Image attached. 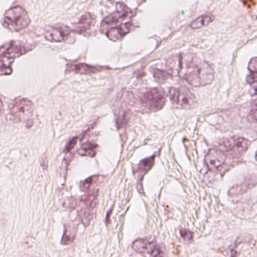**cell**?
Returning <instances> with one entry per match:
<instances>
[{
	"label": "cell",
	"instance_id": "1",
	"mask_svg": "<svg viewBox=\"0 0 257 257\" xmlns=\"http://www.w3.org/2000/svg\"><path fill=\"white\" fill-rule=\"evenodd\" d=\"M167 69L172 76H180L193 87L205 86L213 82L214 70L193 54L174 55L167 61Z\"/></svg>",
	"mask_w": 257,
	"mask_h": 257
},
{
	"label": "cell",
	"instance_id": "2",
	"mask_svg": "<svg viewBox=\"0 0 257 257\" xmlns=\"http://www.w3.org/2000/svg\"><path fill=\"white\" fill-rule=\"evenodd\" d=\"M2 24L10 31L18 32L28 28L31 24V19L26 10L22 7H16L5 13Z\"/></svg>",
	"mask_w": 257,
	"mask_h": 257
},
{
	"label": "cell",
	"instance_id": "3",
	"mask_svg": "<svg viewBox=\"0 0 257 257\" xmlns=\"http://www.w3.org/2000/svg\"><path fill=\"white\" fill-rule=\"evenodd\" d=\"M166 103V96L163 89L151 88L146 91L140 97V104L144 111L154 112L161 110Z\"/></svg>",
	"mask_w": 257,
	"mask_h": 257
},
{
	"label": "cell",
	"instance_id": "4",
	"mask_svg": "<svg viewBox=\"0 0 257 257\" xmlns=\"http://www.w3.org/2000/svg\"><path fill=\"white\" fill-rule=\"evenodd\" d=\"M79 218L85 226H88L92 220L98 204V190L88 191L86 195L81 198Z\"/></svg>",
	"mask_w": 257,
	"mask_h": 257
},
{
	"label": "cell",
	"instance_id": "5",
	"mask_svg": "<svg viewBox=\"0 0 257 257\" xmlns=\"http://www.w3.org/2000/svg\"><path fill=\"white\" fill-rule=\"evenodd\" d=\"M249 145L250 142L246 138L232 137L224 140L219 145V149L231 157L239 158L246 153Z\"/></svg>",
	"mask_w": 257,
	"mask_h": 257
},
{
	"label": "cell",
	"instance_id": "6",
	"mask_svg": "<svg viewBox=\"0 0 257 257\" xmlns=\"http://www.w3.org/2000/svg\"><path fill=\"white\" fill-rule=\"evenodd\" d=\"M169 97L174 106L182 109H190L197 103L195 95L185 87L170 88Z\"/></svg>",
	"mask_w": 257,
	"mask_h": 257
},
{
	"label": "cell",
	"instance_id": "7",
	"mask_svg": "<svg viewBox=\"0 0 257 257\" xmlns=\"http://www.w3.org/2000/svg\"><path fill=\"white\" fill-rule=\"evenodd\" d=\"M34 105L31 100L19 98L15 100L10 108V112L14 119L18 121H26L32 118Z\"/></svg>",
	"mask_w": 257,
	"mask_h": 257
},
{
	"label": "cell",
	"instance_id": "8",
	"mask_svg": "<svg viewBox=\"0 0 257 257\" xmlns=\"http://www.w3.org/2000/svg\"><path fill=\"white\" fill-rule=\"evenodd\" d=\"M34 46L27 45L22 42L12 41L6 43L1 49V57L6 58H19L25 54L28 53L34 49Z\"/></svg>",
	"mask_w": 257,
	"mask_h": 257
},
{
	"label": "cell",
	"instance_id": "9",
	"mask_svg": "<svg viewBox=\"0 0 257 257\" xmlns=\"http://www.w3.org/2000/svg\"><path fill=\"white\" fill-rule=\"evenodd\" d=\"M133 249L141 254H147L152 256L163 255L164 252L161 246L156 242L148 239H138L133 243Z\"/></svg>",
	"mask_w": 257,
	"mask_h": 257
},
{
	"label": "cell",
	"instance_id": "10",
	"mask_svg": "<svg viewBox=\"0 0 257 257\" xmlns=\"http://www.w3.org/2000/svg\"><path fill=\"white\" fill-rule=\"evenodd\" d=\"M71 34V30L66 25H55L49 27L45 32L46 40L52 43H61L65 41Z\"/></svg>",
	"mask_w": 257,
	"mask_h": 257
},
{
	"label": "cell",
	"instance_id": "11",
	"mask_svg": "<svg viewBox=\"0 0 257 257\" xmlns=\"http://www.w3.org/2000/svg\"><path fill=\"white\" fill-rule=\"evenodd\" d=\"M225 160L226 154L221 149L216 148L209 150L206 155L204 162L209 169L214 171L223 165Z\"/></svg>",
	"mask_w": 257,
	"mask_h": 257
},
{
	"label": "cell",
	"instance_id": "12",
	"mask_svg": "<svg viewBox=\"0 0 257 257\" xmlns=\"http://www.w3.org/2000/svg\"><path fill=\"white\" fill-rule=\"evenodd\" d=\"M132 14L130 10L121 4L117 5V12L106 17L102 23V26L110 27L121 24Z\"/></svg>",
	"mask_w": 257,
	"mask_h": 257
},
{
	"label": "cell",
	"instance_id": "13",
	"mask_svg": "<svg viewBox=\"0 0 257 257\" xmlns=\"http://www.w3.org/2000/svg\"><path fill=\"white\" fill-rule=\"evenodd\" d=\"M95 23V16L91 13H86L75 25L74 31L79 34H85L92 29Z\"/></svg>",
	"mask_w": 257,
	"mask_h": 257
},
{
	"label": "cell",
	"instance_id": "14",
	"mask_svg": "<svg viewBox=\"0 0 257 257\" xmlns=\"http://www.w3.org/2000/svg\"><path fill=\"white\" fill-rule=\"evenodd\" d=\"M132 28V23L124 24V25H119V26L115 27V28L108 31L106 36L111 41L117 42L129 34Z\"/></svg>",
	"mask_w": 257,
	"mask_h": 257
},
{
	"label": "cell",
	"instance_id": "15",
	"mask_svg": "<svg viewBox=\"0 0 257 257\" xmlns=\"http://www.w3.org/2000/svg\"><path fill=\"white\" fill-rule=\"evenodd\" d=\"M155 158L156 156H152V157L144 159L142 162H140L136 167L134 168V174L138 178V180H142L144 175L152 169L155 164Z\"/></svg>",
	"mask_w": 257,
	"mask_h": 257
},
{
	"label": "cell",
	"instance_id": "16",
	"mask_svg": "<svg viewBox=\"0 0 257 257\" xmlns=\"http://www.w3.org/2000/svg\"><path fill=\"white\" fill-rule=\"evenodd\" d=\"M77 232V226L74 224H68L66 225L63 235L61 243L63 245H69L75 240Z\"/></svg>",
	"mask_w": 257,
	"mask_h": 257
},
{
	"label": "cell",
	"instance_id": "17",
	"mask_svg": "<svg viewBox=\"0 0 257 257\" xmlns=\"http://www.w3.org/2000/svg\"><path fill=\"white\" fill-rule=\"evenodd\" d=\"M213 21H214V17L212 15H204L194 20L191 23L190 28L194 30L199 29L210 25Z\"/></svg>",
	"mask_w": 257,
	"mask_h": 257
},
{
	"label": "cell",
	"instance_id": "18",
	"mask_svg": "<svg viewBox=\"0 0 257 257\" xmlns=\"http://www.w3.org/2000/svg\"><path fill=\"white\" fill-rule=\"evenodd\" d=\"M248 70L249 74L246 78V82L249 84H253L257 82V58H252L248 64Z\"/></svg>",
	"mask_w": 257,
	"mask_h": 257
},
{
	"label": "cell",
	"instance_id": "19",
	"mask_svg": "<svg viewBox=\"0 0 257 257\" xmlns=\"http://www.w3.org/2000/svg\"><path fill=\"white\" fill-rule=\"evenodd\" d=\"M70 68H71L72 71L76 72V73H81V74H89V73H94L101 70L100 68L82 64L72 66Z\"/></svg>",
	"mask_w": 257,
	"mask_h": 257
},
{
	"label": "cell",
	"instance_id": "20",
	"mask_svg": "<svg viewBox=\"0 0 257 257\" xmlns=\"http://www.w3.org/2000/svg\"><path fill=\"white\" fill-rule=\"evenodd\" d=\"M153 73V76H154L156 82L159 83H164L166 82L169 78H171L172 76L169 70H162V69L154 68L152 70Z\"/></svg>",
	"mask_w": 257,
	"mask_h": 257
},
{
	"label": "cell",
	"instance_id": "21",
	"mask_svg": "<svg viewBox=\"0 0 257 257\" xmlns=\"http://www.w3.org/2000/svg\"><path fill=\"white\" fill-rule=\"evenodd\" d=\"M97 146L92 143H87L82 146V148L79 151V154L82 156H88V157H94L97 155Z\"/></svg>",
	"mask_w": 257,
	"mask_h": 257
},
{
	"label": "cell",
	"instance_id": "22",
	"mask_svg": "<svg viewBox=\"0 0 257 257\" xmlns=\"http://www.w3.org/2000/svg\"><path fill=\"white\" fill-rule=\"evenodd\" d=\"M14 59L13 58L1 57V74L10 75L13 73L12 64H13Z\"/></svg>",
	"mask_w": 257,
	"mask_h": 257
},
{
	"label": "cell",
	"instance_id": "23",
	"mask_svg": "<svg viewBox=\"0 0 257 257\" xmlns=\"http://www.w3.org/2000/svg\"><path fill=\"white\" fill-rule=\"evenodd\" d=\"M129 111L127 109H122L120 111L119 114L116 118V124L118 126V128H121V127L126 126L127 124V121L129 119Z\"/></svg>",
	"mask_w": 257,
	"mask_h": 257
},
{
	"label": "cell",
	"instance_id": "24",
	"mask_svg": "<svg viewBox=\"0 0 257 257\" xmlns=\"http://www.w3.org/2000/svg\"><path fill=\"white\" fill-rule=\"evenodd\" d=\"M98 177L97 176H92L87 180H84L81 183L80 189L82 192H88L91 189V186L94 184V182L97 181Z\"/></svg>",
	"mask_w": 257,
	"mask_h": 257
},
{
	"label": "cell",
	"instance_id": "25",
	"mask_svg": "<svg viewBox=\"0 0 257 257\" xmlns=\"http://www.w3.org/2000/svg\"><path fill=\"white\" fill-rule=\"evenodd\" d=\"M180 235L183 237V240L186 242H190L193 239V233L190 230L186 229V228L180 231Z\"/></svg>",
	"mask_w": 257,
	"mask_h": 257
},
{
	"label": "cell",
	"instance_id": "26",
	"mask_svg": "<svg viewBox=\"0 0 257 257\" xmlns=\"http://www.w3.org/2000/svg\"><path fill=\"white\" fill-rule=\"evenodd\" d=\"M248 118H249V121H252V122H257V101L252 105V109H251Z\"/></svg>",
	"mask_w": 257,
	"mask_h": 257
},
{
	"label": "cell",
	"instance_id": "27",
	"mask_svg": "<svg viewBox=\"0 0 257 257\" xmlns=\"http://www.w3.org/2000/svg\"><path fill=\"white\" fill-rule=\"evenodd\" d=\"M77 141L78 138H73V139H72L71 141L69 142V144H67L64 152H65V153H69V152L71 151V150L74 148L75 146L76 145V144H77Z\"/></svg>",
	"mask_w": 257,
	"mask_h": 257
},
{
	"label": "cell",
	"instance_id": "28",
	"mask_svg": "<svg viewBox=\"0 0 257 257\" xmlns=\"http://www.w3.org/2000/svg\"><path fill=\"white\" fill-rule=\"evenodd\" d=\"M240 1L243 4V6H245L248 9H252L256 3V0H240Z\"/></svg>",
	"mask_w": 257,
	"mask_h": 257
},
{
	"label": "cell",
	"instance_id": "29",
	"mask_svg": "<svg viewBox=\"0 0 257 257\" xmlns=\"http://www.w3.org/2000/svg\"><path fill=\"white\" fill-rule=\"evenodd\" d=\"M253 94H256V95H257V85H256V86L255 87V88H254Z\"/></svg>",
	"mask_w": 257,
	"mask_h": 257
},
{
	"label": "cell",
	"instance_id": "30",
	"mask_svg": "<svg viewBox=\"0 0 257 257\" xmlns=\"http://www.w3.org/2000/svg\"><path fill=\"white\" fill-rule=\"evenodd\" d=\"M255 160L257 161V151L256 153H255Z\"/></svg>",
	"mask_w": 257,
	"mask_h": 257
}]
</instances>
